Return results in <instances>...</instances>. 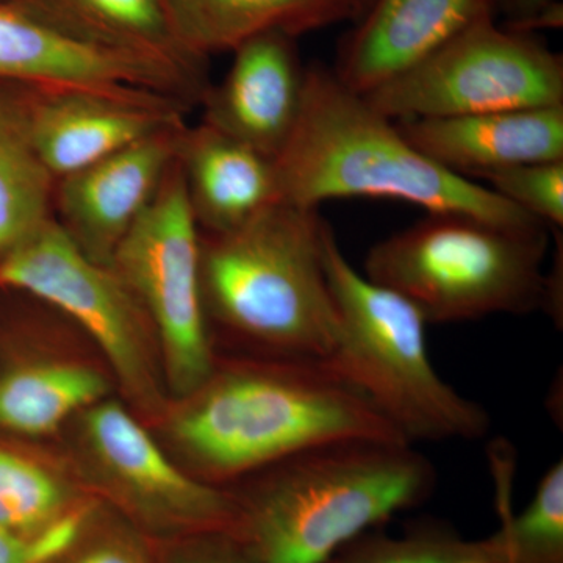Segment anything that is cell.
<instances>
[{"label": "cell", "instance_id": "cell-15", "mask_svg": "<svg viewBox=\"0 0 563 563\" xmlns=\"http://www.w3.org/2000/svg\"><path fill=\"white\" fill-rule=\"evenodd\" d=\"M496 14V0H372L340 46L333 74L366 95Z\"/></svg>", "mask_w": 563, "mask_h": 563}, {"label": "cell", "instance_id": "cell-31", "mask_svg": "<svg viewBox=\"0 0 563 563\" xmlns=\"http://www.w3.org/2000/svg\"><path fill=\"white\" fill-rule=\"evenodd\" d=\"M0 2H2V0H0Z\"/></svg>", "mask_w": 563, "mask_h": 563}, {"label": "cell", "instance_id": "cell-13", "mask_svg": "<svg viewBox=\"0 0 563 563\" xmlns=\"http://www.w3.org/2000/svg\"><path fill=\"white\" fill-rule=\"evenodd\" d=\"M185 125L154 133L55 180L52 218L92 262L110 265L176 161Z\"/></svg>", "mask_w": 563, "mask_h": 563}, {"label": "cell", "instance_id": "cell-26", "mask_svg": "<svg viewBox=\"0 0 563 563\" xmlns=\"http://www.w3.org/2000/svg\"><path fill=\"white\" fill-rule=\"evenodd\" d=\"M91 517L90 507L79 506L33 537L0 528V563H60L87 531Z\"/></svg>", "mask_w": 563, "mask_h": 563}, {"label": "cell", "instance_id": "cell-9", "mask_svg": "<svg viewBox=\"0 0 563 563\" xmlns=\"http://www.w3.org/2000/svg\"><path fill=\"white\" fill-rule=\"evenodd\" d=\"M362 96L393 121L563 107V60L490 18Z\"/></svg>", "mask_w": 563, "mask_h": 563}, {"label": "cell", "instance_id": "cell-29", "mask_svg": "<svg viewBox=\"0 0 563 563\" xmlns=\"http://www.w3.org/2000/svg\"><path fill=\"white\" fill-rule=\"evenodd\" d=\"M496 13L506 16L504 27L532 33L561 27L563 0H496Z\"/></svg>", "mask_w": 563, "mask_h": 563}, {"label": "cell", "instance_id": "cell-30", "mask_svg": "<svg viewBox=\"0 0 563 563\" xmlns=\"http://www.w3.org/2000/svg\"><path fill=\"white\" fill-rule=\"evenodd\" d=\"M369 3H372V0H361V16L363 14V11L368 9ZM358 16V18H361Z\"/></svg>", "mask_w": 563, "mask_h": 563}, {"label": "cell", "instance_id": "cell-14", "mask_svg": "<svg viewBox=\"0 0 563 563\" xmlns=\"http://www.w3.org/2000/svg\"><path fill=\"white\" fill-rule=\"evenodd\" d=\"M292 36L266 32L244 41L220 85L202 101V122L276 161L301 114L307 68Z\"/></svg>", "mask_w": 563, "mask_h": 563}, {"label": "cell", "instance_id": "cell-18", "mask_svg": "<svg viewBox=\"0 0 563 563\" xmlns=\"http://www.w3.org/2000/svg\"><path fill=\"white\" fill-rule=\"evenodd\" d=\"M99 49L209 79L207 60L181 46L166 0H13Z\"/></svg>", "mask_w": 563, "mask_h": 563}, {"label": "cell", "instance_id": "cell-19", "mask_svg": "<svg viewBox=\"0 0 563 563\" xmlns=\"http://www.w3.org/2000/svg\"><path fill=\"white\" fill-rule=\"evenodd\" d=\"M181 46L195 57L233 52L266 32L298 38L342 21H357L361 0H166Z\"/></svg>", "mask_w": 563, "mask_h": 563}, {"label": "cell", "instance_id": "cell-3", "mask_svg": "<svg viewBox=\"0 0 563 563\" xmlns=\"http://www.w3.org/2000/svg\"><path fill=\"white\" fill-rule=\"evenodd\" d=\"M235 495L236 539L257 563H328L435 488L432 462L413 444L350 440L322 444L262 470Z\"/></svg>", "mask_w": 563, "mask_h": 563}, {"label": "cell", "instance_id": "cell-12", "mask_svg": "<svg viewBox=\"0 0 563 563\" xmlns=\"http://www.w3.org/2000/svg\"><path fill=\"white\" fill-rule=\"evenodd\" d=\"M0 80L47 88L147 90L201 106L210 80L99 49L13 0L0 2Z\"/></svg>", "mask_w": 563, "mask_h": 563}, {"label": "cell", "instance_id": "cell-11", "mask_svg": "<svg viewBox=\"0 0 563 563\" xmlns=\"http://www.w3.org/2000/svg\"><path fill=\"white\" fill-rule=\"evenodd\" d=\"M32 139L55 180L114 152L185 124L190 107L147 90L31 87Z\"/></svg>", "mask_w": 563, "mask_h": 563}, {"label": "cell", "instance_id": "cell-25", "mask_svg": "<svg viewBox=\"0 0 563 563\" xmlns=\"http://www.w3.org/2000/svg\"><path fill=\"white\" fill-rule=\"evenodd\" d=\"M487 188L547 228L563 225V161L529 163L485 174Z\"/></svg>", "mask_w": 563, "mask_h": 563}, {"label": "cell", "instance_id": "cell-22", "mask_svg": "<svg viewBox=\"0 0 563 563\" xmlns=\"http://www.w3.org/2000/svg\"><path fill=\"white\" fill-rule=\"evenodd\" d=\"M328 563H506L495 536L466 540L442 525H418L404 536L365 532Z\"/></svg>", "mask_w": 563, "mask_h": 563}, {"label": "cell", "instance_id": "cell-21", "mask_svg": "<svg viewBox=\"0 0 563 563\" xmlns=\"http://www.w3.org/2000/svg\"><path fill=\"white\" fill-rule=\"evenodd\" d=\"M102 374L80 363L38 361L0 374V429L41 437L106 399Z\"/></svg>", "mask_w": 563, "mask_h": 563}, {"label": "cell", "instance_id": "cell-16", "mask_svg": "<svg viewBox=\"0 0 563 563\" xmlns=\"http://www.w3.org/2000/svg\"><path fill=\"white\" fill-rule=\"evenodd\" d=\"M396 122L421 154L470 180L512 166L563 161V107Z\"/></svg>", "mask_w": 563, "mask_h": 563}, {"label": "cell", "instance_id": "cell-27", "mask_svg": "<svg viewBox=\"0 0 563 563\" xmlns=\"http://www.w3.org/2000/svg\"><path fill=\"white\" fill-rule=\"evenodd\" d=\"M90 525L60 563H157L135 532L113 529L90 537Z\"/></svg>", "mask_w": 563, "mask_h": 563}, {"label": "cell", "instance_id": "cell-24", "mask_svg": "<svg viewBox=\"0 0 563 563\" xmlns=\"http://www.w3.org/2000/svg\"><path fill=\"white\" fill-rule=\"evenodd\" d=\"M501 521L493 536L506 563H563V462L547 470L520 514L504 515Z\"/></svg>", "mask_w": 563, "mask_h": 563}, {"label": "cell", "instance_id": "cell-10", "mask_svg": "<svg viewBox=\"0 0 563 563\" xmlns=\"http://www.w3.org/2000/svg\"><path fill=\"white\" fill-rule=\"evenodd\" d=\"M81 439L99 485L141 531L163 539L236 536L232 493L180 472L120 402L102 399L85 410Z\"/></svg>", "mask_w": 563, "mask_h": 563}, {"label": "cell", "instance_id": "cell-2", "mask_svg": "<svg viewBox=\"0 0 563 563\" xmlns=\"http://www.w3.org/2000/svg\"><path fill=\"white\" fill-rule=\"evenodd\" d=\"M274 166L279 202L302 209H318L332 199L380 198L507 228L544 225L485 185L426 157L398 122L320 65L307 68L298 124Z\"/></svg>", "mask_w": 563, "mask_h": 563}, {"label": "cell", "instance_id": "cell-28", "mask_svg": "<svg viewBox=\"0 0 563 563\" xmlns=\"http://www.w3.org/2000/svg\"><path fill=\"white\" fill-rule=\"evenodd\" d=\"M163 563H257L242 540L229 532L199 533L181 539Z\"/></svg>", "mask_w": 563, "mask_h": 563}, {"label": "cell", "instance_id": "cell-4", "mask_svg": "<svg viewBox=\"0 0 563 563\" xmlns=\"http://www.w3.org/2000/svg\"><path fill=\"white\" fill-rule=\"evenodd\" d=\"M318 209L274 202L235 231L202 235L209 320L280 358L328 362L339 314L322 263Z\"/></svg>", "mask_w": 563, "mask_h": 563}, {"label": "cell", "instance_id": "cell-8", "mask_svg": "<svg viewBox=\"0 0 563 563\" xmlns=\"http://www.w3.org/2000/svg\"><path fill=\"white\" fill-rule=\"evenodd\" d=\"M0 285L79 324L106 354L129 401L162 412L163 369L150 317L113 269L88 258L54 218L0 257Z\"/></svg>", "mask_w": 563, "mask_h": 563}, {"label": "cell", "instance_id": "cell-17", "mask_svg": "<svg viewBox=\"0 0 563 563\" xmlns=\"http://www.w3.org/2000/svg\"><path fill=\"white\" fill-rule=\"evenodd\" d=\"M177 163L199 231H235L279 202L272 158L201 122L181 131Z\"/></svg>", "mask_w": 563, "mask_h": 563}, {"label": "cell", "instance_id": "cell-5", "mask_svg": "<svg viewBox=\"0 0 563 563\" xmlns=\"http://www.w3.org/2000/svg\"><path fill=\"white\" fill-rule=\"evenodd\" d=\"M322 263L339 314V336L324 362L365 396L407 443L483 439L490 418L433 368L420 310L358 273L322 222Z\"/></svg>", "mask_w": 563, "mask_h": 563}, {"label": "cell", "instance_id": "cell-1", "mask_svg": "<svg viewBox=\"0 0 563 563\" xmlns=\"http://www.w3.org/2000/svg\"><path fill=\"white\" fill-rule=\"evenodd\" d=\"M168 431L207 483L250 476L322 444L406 442L324 362L295 358L214 366L209 380L181 399Z\"/></svg>", "mask_w": 563, "mask_h": 563}, {"label": "cell", "instance_id": "cell-7", "mask_svg": "<svg viewBox=\"0 0 563 563\" xmlns=\"http://www.w3.org/2000/svg\"><path fill=\"white\" fill-rule=\"evenodd\" d=\"M109 266L150 317L169 390L181 399L199 390L217 362L202 298L201 231L177 158Z\"/></svg>", "mask_w": 563, "mask_h": 563}, {"label": "cell", "instance_id": "cell-6", "mask_svg": "<svg viewBox=\"0 0 563 563\" xmlns=\"http://www.w3.org/2000/svg\"><path fill=\"white\" fill-rule=\"evenodd\" d=\"M548 232L428 213L374 244L363 274L412 302L428 324L547 312Z\"/></svg>", "mask_w": 563, "mask_h": 563}, {"label": "cell", "instance_id": "cell-20", "mask_svg": "<svg viewBox=\"0 0 563 563\" xmlns=\"http://www.w3.org/2000/svg\"><path fill=\"white\" fill-rule=\"evenodd\" d=\"M54 188L33 143L27 85L0 80V257L51 220Z\"/></svg>", "mask_w": 563, "mask_h": 563}, {"label": "cell", "instance_id": "cell-23", "mask_svg": "<svg viewBox=\"0 0 563 563\" xmlns=\"http://www.w3.org/2000/svg\"><path fill=\"white\" fill-rule=\"evenodd\" d=\"M79 506L68 485L46 466L0 448V528L38 536Z\"/></svg>", "mask_w": 563, "mask_h": 563}]
</instances>
